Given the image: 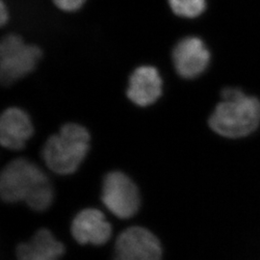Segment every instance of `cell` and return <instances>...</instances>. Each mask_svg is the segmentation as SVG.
Segmentation results:
<instances>
[{
	"mask_svg": "<svg viewBox=\"0 0 260 260\" xmlns=\"http://www.w3.org/2000/svg\"><path fill=\"white\" fill-rule=\"evenodd\" d=\"M42 58L40 47L28 45L16 34L3 38L0 45V78L5 86L31 74Z\"/></svg>",
	"mask_w": 260,
	"mask_h": 260,
	"instance_id": "obj_4",
	"label": "cell"
},
{
	"mask_svg": "<svg viewBox=\"0 0 260 260\" xmlns=\"http://www.w3.org/2000/svg\"><path fill=\"white\" fill-rule=\"evenodd\" d=\"M102 201L113 215L121 220L132 218L139 211V190L125 174L114 171L104 177Z\"/></svg>",
	"mask_w": 260,
	"mask_h": 260,
	"instance_id": "obj_5",
	"label": "cell"
},
{
	"mask_svg": "<svg viewBox=\"0 0 260 260\" xmlns=\"http://www.w3.org/2000/svg\"><path fill=\"white\" fill-rule=\"evenodd\" d=\"M173 13L180 18L195 19L206 9V0H168Z\"/></svg>",
	"mask_w": 260,
	"mask_h": 260,
	"instance_id": "obj_12",
	"label": "cell"
},
{
	"mask_svg": "<svg viewBox=\"0 0 260 260\" xmlns=\"http://www.w3.org/2000/svg\"><path fill=\"white\" fill-rule=\"evenodd\" d=\"M58 9L64 12H75L80 9L86 0H52Z\"/></svg>",
	"mask_w": 260,
	"mask_h": 260,
	"instance_id": "obj_13",
	"label": "cell"
},
{
	"mask_svg": "<svg viewBox=\"0 0 260 260\" xmlns=\"http://www.w3.org/2000/svg\"><path fill=\"white\" fill-rule=\"evenodd\" d=\"M209 118V125L226 138H240L251 134L260 123V102L235 88H226Z\"/></svg>",
	"mask_w": 260,
	"mask_h": 260,
	"instance_id": "obj_1",
	"label": "cell"
},
{
	"mask_svg": "<svg viewBox=\"0 0 260 260\" xmlns=\"http://www.w3.org/2000/svg\"><path fill=\"white\" fill-rule=\"evenodd\" d=\"M90 148V134L77 123H67L50 136L43 149L47 167L61 176L72 175L81 165Z\"/></svg>",
	"mask_w": 260,
	"mask_h": 260,
	"instance_id": "obj_3",
	"label": "cell"
},
{
	"mask_svg": "<svg viewBox=\"0 0 260 260\" xmlns=\"http://www.w3.org/2000/svg\"><path fill=\"white\" fill-rule=\"evenodd\" d=\"M162 93V79L151 66H141L130 76L126 94L130 101L141 107L156 103Z\"/></svg>",
	"mask_w": 260,
	"mask_h": 260,
	"instance_id": "obj_10",
	"label": "cell"
},
{
	"mask_svg": "<svg viewBox=\"0 0 260 260\" xmlns=\"http://www.w3.org/2000/svg\"><path fill=\"white\" fill-rule=\"evenodd\" d=\"M71 233L80 245L103 246L111 238L112 225L101 210L87 208L75 216L71 225Z\"/></svg>",
	"mask_w": 260,
	"mask_h": 260,
	"instance_id": "obj_8",
	"label": "cell"
},
{
	"mask_svg": "<svg viewBox=\"0 0 260 260\" xmlns=\"http://www.w3.org/2000/svg\"><path fill=\"white\" fill-rule=\"evenodd\" d=\"M9 19V14H8V11L6 9V6L4 4L3 1H1V6H0V21H1V24L4 25Z\"/></svg>",
	"mask_w": 260,
	"mask_h": 260,
	"instance_id": "obj_14",
	"label": "cell"
},
{
	"mask_svg": "<svg viewBox=\"0 0 260 260\" xmlns=\"http://www.w3.org/2000/svg\"><path fill=\"white\" fill-rule=\"evenodd\" d=\"M52 187L46 174L27 159L13 160L3 169L0 177V195L4 202L36 204Z\"/></svg>",
	"mask_w": 260,
	"mask_h": 260,
	"instance_id": "obj_2",
	"label": "cell"
},
{
	"mask_svg": "<svg viewBox=\"0 0 260 260\" xmlns=\"http://www.w3.org/2000/svg\"><path fill=\"white\" fill-rule=\"evenodd\" d=\"M210 61V53L202 39L186 37L173 50V62L182 78L193 79L202 75Z\"/></svg>",
	"mask_w": 260,
	"mask_h": 260,
	"instance_id": "obj_7",
	"label": "cell"
},
{
	"mask_svg": "<svg viewBox=\"0 0 260 260\" xmlns=\"http://www.w3.org/2000/svg\"><path fill=\"white\" fill-rule=\"evenodd\" d=\"M163 248L154 233L144 226H130L115 243L113 260H162Z\"/></svg>",
	"mask_w": 260,
	"mask_h": 260,
	"instance_id": "obj_6",
	"label": "cell"
},
{
	"mask_svg": "<svg viewBox=\"0 0 260 260\" xmlns=\"http://www.w3.org/2000/svg\"><path fill=\"white\" fill-rule=\"evenodd\" d=\"M33 124L26 112L17 107L8 108L0 119V142L6 149H23L33 135Z\"/></svg>",
	"mask_w": 260,
	"mask_h": 260,
	"instance_id": "obj_9",
	"label": "cell"
},
{
	"mask_svg": "<svg viewBox=\"0 0 260 260\" xmlns=\"http://www.w3.org/2000/svg\"><path fill=\"white\" fill-rule=\"evenodd\" d=\"M66 247L47 229H41L28 242L17 247V260H59L65 254Z\"/></svg>",
	"mask_w": 260,
	"mask_h": 260,
	"instance_id": "obj_11",
	"label": "cell"
}]
</instances>
